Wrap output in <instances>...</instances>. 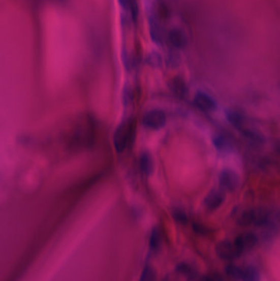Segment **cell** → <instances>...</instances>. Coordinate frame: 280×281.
Wrapping results in <instances>:
<instances>
[{
	"label": "cell",
	"mask_w": 280,
	"mask_h": 281,
	"mask_svg": "<svg viewBox=\"0 0 280 281\" xmlns=\"http://www.w3.org/2000/svg\"><path fill=\"white\" fill-rule=\"evenodd\" d=\"M162 246V236L159 228L154 227L150 233V241H149V247L150 252L152 254H157L161 249Z\"/></svg>",
	"instance_id": "17"
},
{
	"label": "cell",
	"mask_w": 280,
	"mask_h": 281,
	"mask_svg": "<svg viewBox=\"0 0 280 281\" xmlns=\"http://www.w3.org/2000/svg\"><path fill=\"white\" fill-rule=\"evenodd\" d=\"M240 133L249 143L253 146H261L265 143V138L260 132L253 129H242Z\"/></svg>",
	"instance_id": "11"
},
{
	"label": "cell",
	"mask_w": 280,
	"mask_h": 281,
	"mask_svg": "<svg viewBox=\"0 0 280 281\" xmlns=\"http://www.w3.org/2000/svg\"><path fill=\"white\" fill-rule=\"evenodd\" d=\"M176 272L183 276L186 280L194 281L197 279L198 272L194 266L186 263V262H181L176 266Z\"/></svg>",
	"instance_id": "14"
},
{
	"label": "cell",
	"mask_w": 280,
	"mask_h": 281,
	"mask_svg": "<svg viewBox=\"0 0 280 281\" xmlns=\"http://www.w3.org/2000/svg\"><path fill=\"white\" fill-rule=\"evenodd\" d=\"M169 43L176 50H183L188 45V37L183 30L178 28H173L169 30L168 35Z\"/></svg>",
	"instance_id": "8"
},
{
	"label": "cell",
	"mask_w": 280,
	"mask_h": 281,
	"mask_svg": "<svg viewBox=\"0 0 280 281\" xmlns=\"http://www.w3.org/2000/svg\"><path fill=\"white\" fill-rule=\"evenodd\" d=\"M166 65L169 69H176L181 64V58H180L179 54L176 52H169L168 54L167 57H166Z\"/></svg>",
	"instance_id": "25"
},
{
	"label": "cell",
	"mask_w": 280,
	"mask_h": 281,
	"mask_svg": "<svg viewBox=\"0 0 280 281\" xmlns=\"http://www.w3.org/2000/svg\"><path fill=\"white\" fill-rule=\"evenodd\" d=\"M129 12L130 13L131 17H132L133 22H137V18H138V14H139V9H138V5H137V3L136 0H133L132 3H131Z\"/></svg>",
	"instance_id": "27"
},
{
	"label": "cell",
	"mask_w": 280,
	"mask_h": 281,
	"mask_svg": "<svg viewBox=\"0 0 280 281\" xmlns=\"http://www.w3.org/2000/svg\"><path fill=\"white\" fill-rule=\"evenodd\" d=\"M215 252L219 258L225 261H233L239 258L242 254L235 243L229 240L220 242L216 246Z\"/></svg>",
	"instance_id": "4"
},
{
	"label": "cell",
	"mask_w": 280,
	"mask_h": 281,
	"mask_svg": "<svg viewBox=\"0 0 280 281\" xmlns=\"http://www.w3.org/2000/svg\"><path fill=\"white\" fill-rule=\"evenodd\" d=\"M233 243H235L237 248L242 254L253 249L258 243V238L252 232H245L238 235Z\"/></svg>",
	"instance_id": "7"
},
{
	"label": "cell",
	"mask_w": 280,
	"mask_h": 281,
	"mask_svg": "<svg viewBox=\"0 0 280 281\" xmlns=\"http://www.w3.org/2000/svg\"><path fill=\"white\" fill-rule=\"evenodd\" d=\"M253 209H246L242 210L240 213L239 215L237 218V224L242 227H246V226L253 225Z\"/></svg>",
	"instance_id": "18"
},
{
	"label": "cell",
	"mask_w": 280,
	"mask_h": 281,
	"mask_svg": "<svg viewBox=\"0 0 280 281\" xmlns=\"http://www.w3.org/2000/svg\"><path fill=\"white\" fill-rule=\"evenodd\" d=\"M193 230L196 234H199V235H208L212 232V230H210V228L206 227L199 223L193 224Z\"/></svg>",
	"instance_id": "26"
},
{
	"label": "cell",
	"mask_w": 280,
	"mask_h": 281,
	"mask_svg": "<svg viewBox=\"0 0 280 281\" xmlns=\"http://www.w3.org/2000/svg\"><path fill=\"white\" fill-rule=\"evenodd\" d=\"M225 272L232 279L236 281L242 280L243 269L236 265L229 264L225 267Z\"/></svg>",
	"instance_id": "21"
},
{
	"label": "cell",
	"mask_w": 280,
	"mask_h": 281,
	"mask_svg": "<svg viewBox=\"0 0 280 281\" xmlns=\"http://www.w3.org/2000/svg\"><path fill=\"white\" fill-rule=\"evenodd\" d=\"M149 33H150V39L154 44L158 45H162L163 39L162 30L161 26L157 21V17L154 15H150L149 17Z\"/></svg>",
	"instance_id": "10"
},
{
	"label": "cell",
	"mask_w": 280,
	"mask_h": 281,
	"mask_svg": "<svg viewBox=\"0 0 280 281\" xmlns=\"http://www.w3.org/2000/svg\"><path fill=\"white\" fill-rule=\"evenodd\" d=\"M132 1L133 0H118V4H119L120 6L122 7L124 10L129 11V7H130Z\"/></svg>",
	"instance_id": "29"
},
{
	"label": "cell",
	"mask_w": 280,
	"mask_h": 281,
	"mask_svg": "<svg viewBox=\"0 0 280 281\" xmlns=\"http://www.w3.org/2000/svg\"><path fill=\"white\" fill-rule=\"evenodd\" d=\"M212 143L216 150L221 154H228L233 150V145L225 136L214 135L212 138Z\"/></svg>",
	"instance_id": "12"
},
{
	"label": "cell",
	"mask_w": 280,
	"mask_h": 281,
	"mask_svg": "<svg viewBox=\"0 0 280 281\" xmlns=\"http://www.w3.org/2000/svg\"><path fill=\"white\" fill-rule=\"evenodd\" d=\"M253 225L257 227H263L271 217L266 209L261 207L253 209Z\"/></svg>",
	"instance_id": "16"
},
{
	"label": "cell",
	"mask_w": 280,
	"mask_h": 281,
	"mask_svg": "<svg viewBox=\"0 0 280 281\" xmlns=\"http://www.w3.org/2000/svg\"><path fill=\"white\" fill-rule=\"evenodd\" d=\"M225 193L221 189H213L204 199V206L210 211L218 210L225 202Z\"/></svg>",
	"instance_id": "5"
},
{
	"label": "cell",
	"mask_w": 280,
	"mask_h": 281,
	"mask_svg": "<svg viewBox=\"0 0 280 281\" xmlns=\"http://www.w3.org/2000/svg\"><path fill=\"white\" fill-rule=\"evenodd\" d=\"M133 133V123L130 119L120 122L113 134V145L117 152L120 154L126 150L132 140Z\"/></svg>",
	"instance_id": "1"
},
{
	"label": "cell",
	"mask_w": 280,
	"mask_h": 281,
	"mask_svg": "<svg viewBox=\"0 0 280 281\" xmlns=\"http://www.w3.org/2000/svg\"><path fill=\"white\" fill-rule=\"evenodd\" d=\"M146 63L154 69H159L162 66L163 58L161 54L157 51H151L148 54Z\"/></svg>",
	"instance_id": "22"
},
{
	"label": "cell",
	"mask_w": 280,
	"mask_h": 281,
	"mask_svg": "<svg viewBox=\"0 0 280 281\" xmlns=\"http://www.w3.org/2000/svg\"><path fill=\"white\" fill-rule=\"evenodd\" d=\"M219 183L221 189L224 191L233 193L236 191L240 185V177L237 172L225 168L221 170L220 176H219Z\"/></svg>",
	"instance_id": "3"
},
{
	"label": "cell",
	"mask_w": 280,
	"mask_h": 281,
	"mask_svg": "<svg viewBox=\"0 0 280 281\" xmlns=\"http://www.w3.org/2000/svg\"><path fill=\"white\" fill-rule=\"evenodd\" d=\"M172 216L177 223L182 226H185L189 222V216L186 215V211L179 207L173 209L172 211Z\"/></svg>",
	"instance_id": "23"
},
{
	"label": "cell",
	"mask_w": 280,
	"mask_h": 281,
	"mask_svg": "<svg viewBox=\"0 0 280 281\" xmlns=\"http://www.w3.org/2000/svg\"><path fill=\"white\" fill-rule=\"evenodd\" d=\"M157 271L151 266L147 265L144 267L139 281H155Z\"/></svg>",
	"instance_id": "24"
},
{
	"label": "cell",
	"mask_w": 280,
	"mask_h": 281,
	"mask_svg": "<svg viewBox=\"0 0 280 281\" xmlns=\"http://www.w3.org/2000/svg\"><path fill=\"white\" fill-rule=\"evenodd\" d=\"M241 281H261V274L258 269L254 266H246L243 269Z\"/></svg>",
	"instance_id": "19"
},
{
	"label": "cell",
	"mask_w": 280,
	"mask_h": 281,
	"mask_svg": "<svg viewBox=\"0 0 280 281\" xmlns=\"http://www.w3.org/2000/svg\"><path fill=\"white\" fill-rule=\"evenodd\" d=\"M199 281H224V279L218 275H204L200 278Z\"/></svg>",
	"instance_id": "28"
},
{
	"label": "cell",
	"mask_w": 280,
	"mask_h": 281,
	"mask_svg": "<svg viewBox=\"0 0 280 281\" xmlns=\"http://www.w3.org/2000/svg\"><path fill=\"white\" fill-rule=\"evenodd\" d=\"M227 120L233 126L234 129H237L238 131H241L244 129V123L245 119L242 114L239 112L236 111L234 110H228L225 112Z\"/></svg>",
	"instance_id": "15"
},
{
	"label": "cell",
	"mask_w": 280,
	"mask_h": 281,
	"mask_svg": "<svg viewBox=\"0 0 280 281\" xmlns=\"http://www.w3.org/2000/svg\"><path fill=\"white\" fill-rule=\"evenodd\" d=\"M134 99V93H133V87L130 84L126 83L124 85L122 92V105L124 107H130Z\"/></svg>",
	"instance_id": "20"
},
{
	"label": "cell",
	"mask_w": 280,
	"mask_h": 281,
	"mask_svg": "<svg viewBox=\"0 0 280 281\" xmlns=\"http://www.w3.org/2000/svg\"><path fill=\"white\" fill-rule=\"evenodd\" d=\"M193 103L195 106L203 112H213L217 109V104L210 95L203 91H197L195 95Z\"/></svg>",
	"instance_id": "6"
},
{
	"label": "cell",
	"mask_w": 280,
	"mask_h": 281,
	"mask_svg": "<svg viewBox=\"0 0 280 281\" xmlns=\"http://www.w3.org/2000/svg\"><path fill=\"white\" fill-rule=\"evenodd\" d=\"M141 123L146 129L154 131L161 130L167 123V116L164 110L153 109L144 114Z\"/></svg>",
	"instance_id": "2"
},
{
	"label": "cell",
	"mask_w": 280,
	"mask_h": 281,
	"mask_svg": "<svg viewBox=\"0 0 280 281\" xmlns=\"http://www.w3.org/2000/svg\"><path fill=\"white\" fill-rule=\"evenodd\" d=\"M169 89L178 99H184L188 95V86L181 77H174L169 82Z\"/></svg>",
	"instance_id": "9"
},
{
	"label": "cell",
	"mask_w": 280,
	"mask_h": 281,
	"mask_svg": "<svg viewBox=\"0 0 280 281\" xmlns=\"http://www.w3.org/2000/svg\"><path fill=\"white\" fill-rule=\"evenodd\" d=\"M140 168L144 175L149 177L153 174L154 170V164L151 154L148 151H143L140 155Z\"/></svg>",
	"instance_id": "13"
}]
</instances>
